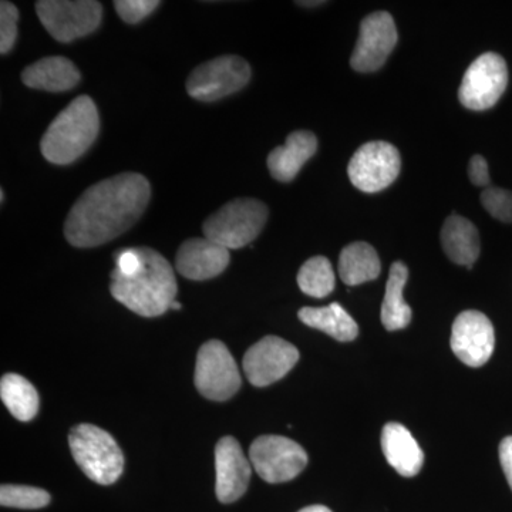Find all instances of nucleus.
<instances>
[{
  "mask_svg": "<svg viewBox=\"0 0 512 512\" xmlns=\"http://www.w3.org/2000/svg\"><path fill=\"white\" fill-rule=\"evenodd\" d=\"M82 79L72 60L63 56H50L30 64L22 73V82L30 89L60 93L72 90Z\"/></svg>",
  "mask_w": 512,
  "mask_h": 512,
  "instance_id": "nucleus-19",
  "label": "nucleus"
},
{
  "mask_svg": "<svg viewBox=\"0 0 512 512\" xmlns=\"http://www.w3.org/2000/svg\"><path fill=\"white\" fill-rule=\"evenodd\" d=\"M229 249L208 238H191L177 252L178 274L191 281H207L221 275L229 265Z\"/></svg>",
  "mask_w": 512,
  "mask_h": 512,
  "instance_id": "nucleus-16",
  "label": "nucleus"
},
{
  "mask_svg": "<svg viewBox=\"0 0 512 512\" xmlns=\"http://www.w3.org/2000/svg\"><path fill=\"white\" fill-rule=\"evenodd\" d=\"M36 12L49 35L62 43L90 35L103 18V6L94 0H40Z\"/></svg>",
  "mask_w": 512,
  "mask_h": 512,
  "instance_id": "nucleus-6",
  "label": "nucleus"
},
{
  "mask_svg": "<svg viewBox=\"0 0 512 512\" xmlns=\"http://www.w3.org/2000/svg\"><path fill=\"white\" fill-rule=\"evenodd\" d=\"M335 284V272L325 256H313L299 269V288L312 298H326L335 289Z\"/></svg>",
  "mask_w": 512,
  "mask_h": 512,
  "instance_id": "nucleus-25",
  "label": "nucleus"
},
{
  "mask_svg": "<svg viewBox=\"0 0 512 512\" xmlns=\"http://www.w3.org/2000/svg\"><path fill=\"white\" fill-rule=\"evenodd\" d=\"M50 503V494L42 488L29 485H2L0 504L3 507L20 508V510H39Z\"/></svg>",
  "mask_w": 512,
  "mask_h": 512,
  "instance_id": "nucleus-26",
  "label": "nucleus"
},
{
  "mask_svg": "<svg viewBox=\"0 0 512 512\" xmlns=\"http://www.w3.org/2000/svg\"><path fill=\"white\" fill-rule=\"evenodd\" d=\"M468 177H470L471 183L477 185V187H488L490 185V171H488V163L484 157H471L470 164H468Z\"/></svg>",
  "mask_w": 512,
  "mask_h": 512,
  "instance_id": "nucleus-30",
  "label": "nucleus"
},
{
  "mask_svg": "<svg viewBox=\"0 0 512 512\" xmlns=\"http://www.w3.org/2000/svg\"><path fill=\"white\" fill-rule=\"evenodd\" d=\"M402 157L393 144L370 141L353 154L348 165L350 181L357 190L379 192L386 190L399 177Z\"/></svg>",
  "mask_w": 512,
  "mask_h": 512,
  "instance_id": "nucleus-11",
  "label": "nucleus"
},
{
  "mask_svg": "<svg viewBox=\"0 0 512 512\" xmlns=\"http://www.w3.org/2000/svg\"><path fill=\"white\" fill-rule=\"evenodd\" d=\"M151 187L144 175L123 173L83 192L66 218L64 235L76 248H94L128 231L146 211Z\"/></svg>",
  "mask_w": 512,
  "mask_h": 512,
  "instance_id": "nucleus-1",
  "label": "nucleus"
},
{
  "mask_svg": "<svg viewBox=\"0 0 512 512\" xmlns=\"http://www.w3.org/2000/svg\"><path fill=\"white\" fill-rule=\"evenodd\" d=\"M380 271L379 255L367 242H353L340 252L339 275L343 284L356 286L375 281Z\"/></svg>",
  "mask_w": 512,
  "mask_h": 512,
  "instance_id": "nucleus-21",
  "label": "nucleus"
},
{
  "mask_svg": "<svg viewBox=\"0 0 512 512\" xmlns=\"http://www.w3.org/2000/svg\"><path fill=\"white\" fill-rule=\"evenodd\" d=\"M19 10L13 3H0V53L8 55L18 37Z\"/></svg>",
  "mask_w": 512,
  "mask_h": 512,
  "instance_id": "nucleus-28",
  "label": "nucleus"
},
{
  "mask_svg": "<svg viewBox=\"0 0 512 512\" xmlns=\"http://www.w3.org/2000/svg\"><path fill=\"white\" fill-rule=\"evenodd\" d=\"M268 207L254 198H237L212 214L202 225L205 238L227 249L247 247L268 221Z\"/></svg>",
  "mask_w": 512,
  "mask_h": 512,
  "instance_id": "nucleus-5",
  "label": "nucleus"
},
{
  "mask_svg": "<svg viewBox=\"0 0 512 512\" xmlns=\"http://www.w3.org/2000/svg\"><path fill=\"white\" fill-rule=\"evenodd\" d=\"M141 264L134 274L111 272L110 292L116 301L144 318L170 311L178 285L173 266L154 249L138 247Z\"/></svg>",
  "mask_w": 512,
  "mask_h": 512,
  "instance_id": "nucleus-2",
  "label": "nucleus"
},
{
  "mask_svg": "<svg viewBox=\"0 0 512 512\" xmlns=\"http://www.w3.org/2000/svg\"><path fill=\"white\" fill-rule=\"evenodd\" d=\"M441 244L444 252L454 264L471 268L480 256L478 229L467 218L451 215L441 229Z\"/></svg>",
  "mask_w": 512,
  "mask_h": 512,
  "instance_id": "nucleus-20",
  "label": "nucleus"
},
{
  "mask_svg": "<svg viewBox=\"0 0 512 512\" xmlns=\"http://www.w3.org/2000/svg\"><path fill=\"white\" fill-rule=\"evenodd\" d=\"M195 386L214 402H225L238 393L241 375L237 363L220 340H210L198 350Z\"/></svg>",
  "mask_w": 512,
  "mask_h": 512,
  "instance_id": "nucleus-8",
  "label": "nucleus"
},
{
  "mask_svg": "<svg viewBox=\"0 0 512 512\" xmlns=\"http://www.w3.org/2000/svg\"><path fill=\"white\" fill-rule=\"evenodd\" d=\"M99 130V110L92 97H76L47 128L40 150L49 163L72 164L93 146Z\"/></svg>",
  "mask_w": 512,
  "mask_h": 512,
  "instance_id": "nucleus-3",
  "label": "nucleus"
},
{
  "mask_svg": "<svg viewBox=\"0 0 512 512\" xmlns=\"http://www.w3.org/2000/svg\"><path fill=\"white\" fill-rule=\"evenodd\" d=\"M251 79V67L239 56H220L192 70L187 93L192 99L217 101L244 89Z\"/></svg>",
  "mask_w": 512,
  "mask_h": 512,
  "instance_id": "nucleus-7",
  "label": "nucleus"
},
{
  "mask_svg": "<svg viewBox=\"0 0 512 512\" xmlns=\"http://www.w3.org/2000/svg\"><path fill=\"white\" fill-rule=\"evenodd\" d=\"M299 5H302V6H319V5H323V3L325 2H298Z\"/></svg>",
  "mask_w": 512,
  "mask_h": 512,
  "instance_id": "nucleus-33",
  "label": "nucleus"
},
{
  "mask_svg": "<svg viewBox=\"0 0 512 512\" xmlns=\"http://www.w3.org/2000/svg\"><path fill=\"white\" fill-rule=\"evenodd\" d=\"M298 512H332L325 505H311V507L302 508L301 511Z\"/></svg>",
  "mask_w": 512,
  "mask_h": 512,
  "instance_id": "nucleus-32",
  "label": "nucleus"
},
{
  "mask_svg": "<svg viewBox=\"0 0 512 512\" xmlns=\"http://www.w3.org/2000/svg\"><path fill=\"white\" fill-rule=\"evenodd\" d=\"M69 444L77 466L94 483L110 485L119 480L124 457L107 431L93 424H79L70 431Z\"/></svg>",
  "mask_w": 512,
  "mask_h": 512,
  "instance_id": "nucleus-4",
  "label": "nucleus"
},
{
  "mask_svg": "<svg viewBox=\"0 0 512 512\" xmlns=\"http://www.w3.org/2000/svg\"><path fill=\"white\" fill-rule=\"evenodd\" d=\"M298 360V349L292 343L278 336H265L247 350L242 366L252 386L265 387L288 375Z\"/></svg>",
  "mask_w": 512,
  "mask_h": 512,
  "instance_id": "nucleus-12",
  "label": "nucleus"
},
{
  "mask_svg": "<svg viewBox=\"0 0 512 512\" xmlns=\"http://www.w3.org/2000/svg\"><path fill=\"white\" fill-rule=\"evenodd\" d=\"M382 450L387 463L403 477L420 473L424 453L409 429L400 423H387L382 431Z\"/></svg>",
  "mask_w": 512,
  "mask_h": 512,
  "instance_id": "nucleus-18",
  "label": "nucleus"
},
{
  "mask_svg": "<svg viewBox=\"0 0 512 512\" xmlns=\"http://www.w3.org/2000/svg\"><path fill=\"white\" fill-rule=\"evenodd\" d=\"M454 355L470 367H481L493 356L495 332L493 323L478 311L460 313L454 320L450 339Z\"/></svg>",
  "mask_w": 512,
  "mask_h": 512,
  "instance_id": "nucleus-14",
  "label": "nucleus"
},
{
  "mask_svg": "<svg viewBox=\"0 0 512 512\" xmlns=\"http://www.w3.org/2000/svg\"><path fill=\"white\" fill-rule=\"evenodd\" d=\"M249 461L262 480L279 484L305 470L308 454L298 443L282 436H261L249 448Z\"/></svg>",
  "mask_w": 512,
  "mask_h": 512,
  "instance_id": "nucleus-9",
  "label": "nucleus"
},
{
  "mask_svg": "<svg viewBox=\"0 0 512 512\" xmlns=\"http://www.w3.org/2000/svg\"><path fill=\"white\" fill-rule=\"evenodd\" d=\"M396 45L397 29L392 15L387 12L373 13L360 25L359 39L350 64L356 72H376L386 63Z\"/></svg>",
  "mask_w": 512,
  "mask_h": 512,
  "instance_id": "nucleus-13",
  "label": "nucleus"
},
{
  "mask_svg": "<svg viewBox=\"0 0 512 512\" xmlns=\"http://www.w3.org/2000/svg\"><path fill=\"white\" fill-rule=\"evenodd\" d=\"M0 397L10 414L19 421H30L39 412V394L25 377L9 373L0 382Z\"/></svg>",
  "mask_w": 512,
  "mask_h": 512,
  "instance_id": "nucleus-24",
  "label": "nucleus"
},
{
  "mask_svg": "<svg viewBox=\"0 0 512 512\" xmlns=\"http://www.w3.org/2000/svg\"><path fill=\"white\" fill-rule=\"evenodd\" d=\"M500 461L503 467L505 478L512 490V436L505 437L500 444Z\"/></svg>",
  "mask_w": 512,
  "mask_h": 512,
  "instance_id": "nucleus-31",
  "label": "nucleus"
},
{
  "mask_svg": "<svg viewBox=\"0 0 512 512\" xmlns=\"http://www.w3.org/2000/svg\"><path fill=\"white\" fill-rule=\"evenodd\" d=\"M5 201V191L0 190V202Z\"/></svg>",
  "mask_w": 512,
  "mask_h": 512,
  "instance_id": "nucleus-35",
  "label": "nucleus"
},
{
  "mask_svg": "<svg viewBox=\"0 0 512 512\" xmlns=\"http://www.w3.org/2000/svg\"><path fill=\"white\" fill-rule=\"evenodd\" d=\"M481 204L485 211L501 222H512V191L488 187L481 192Z\"/></svg>",
  "mask_w": 512,
  "mask_h": 512,
  "instance_id": "nucleus-27",
  "label": "nucleus"
},
{
  "mask_svg": "<svg viewBox=\"0 0 512 512\" xmlns=\"http://www.w3.org/2000/svg\"><path fill=\"white\" fill-rule=\"evenodd\" d=\"M318 150V138L308 130L293 131L286 138L285 146L276 147L268 156V168L272 177L281 183H289L302 170L309 158Z\"/></svg>",
  "mask_w": 512,
  "mask_h": 512,
  "instance_id": "nucleus-17",
  "label": "nucleus"
},
{
  "mask_svg": "<svg viewBox=\"0 0 512 512\" xmlns=\"http://www.w3.org/2000/svg\"><path fill=\"white\" fill-rule=\"evenodd\" d=\"M407 278H409L407 266L400 261L394 262L390 268L382 305V323L390 332L407 328L412 322V309L403 298Z\"/></svg>",
  "mask_w": 512,
  "mask_h": 512,
  "instance_id": "nucleus-22",
  "label": "nucleus"
},
{
  "mask_svg": "<svg viewBox=\"0 0 512 512\" xmlns=\"http://www.w3.org/2000/svg\"><path fill=\"white\" fill-rule=\"evenodd\" d=\"M251 461L234 437H224L215 447V493L224 504L235 503L248 490L251 480Z\"/></svg>",
  "mask_w": 512,
  "mask_h": 512,
  "instance_id": "nucleus-15",
  "label": "nucleus"
},
{
  "mask_svg": "<svg viewBox=\"0 0 512 512\" xmlns=\"http://www.w3.org/2000/svg\"><path fill=\"white\" fill-rule=\"evenodd\" d=\"M158 0H116L114 8L128 25H136L160 6Z\"/></svg>",
  "mask_w": 512,
  "mask_h": 512,
  "instance_id": "nucleus-29",
  "label": "nucleus"
},
{
  "mask_svg": "<svg viewBox=\"0 0 512 512\" xmlns=\"http://www.w3.org/2000/svg\"><path fill=\"white\" fill-rule=\"evenodd\" d=\"M181 308H183V306H181L180 302L174 301L173 303H171L170 309H174V311H180Z\"/></svg>",
  "mask_w": 512,
  "mask_h": 512,
  "instance_id": "nucleus-34",
  "label": "nucleus"
},
{
  "mask_svg": "<svg viewBox=\"0 0 512 512\" xmlns=\"http://www.w3.org/2000/svg\"><path fill=\"white\" fill-rule=\"evenodd\" d=\"M507 86L508 67L503 57L497 53H484L464 74L458 99L468 110H488L498 103Z\"/></svg>",
  "mask_w": 512,
  "mask_h": 512,
  "instance_id": "nucleus-10",
  "label": "nucleus"
},
{
  "mask_svg": "<svg viewBox=\"0 0 512 512\" xmlns=\"http://www.w3.org/2000/svg\"><path fill=\"white\" fill-rule=\"evenodd\" d=\"M309 328L322 330L339 342H352L359 335V326L339 303H330L325 308H302L298 313Z\"/></svg>",
  "mask_w": 512,
  "mask_h": 512,
  "instance_id": "nucleus-23",
  "label": "nucleus"
}]
</instances>
